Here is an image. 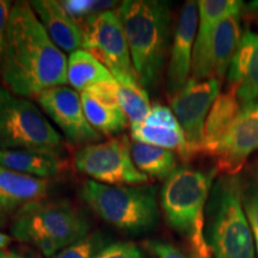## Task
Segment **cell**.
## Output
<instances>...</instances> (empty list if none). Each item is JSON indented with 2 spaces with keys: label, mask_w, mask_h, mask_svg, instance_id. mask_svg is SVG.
Returning <instances> with one entry per match:
<instances>
[{
  "label": "cell",
  "mask_w": 258,
  "mask_h": 258,
  "mask_svg": "<svg viewBox=\"0 0 258 258\" xmlns=\"http://www.w3.org/2000/svg\"><path fill=\"white\" fill-rule=\"evenodd\" d=\"M67 59L48 36L30 3L12 5L6 28L0 78L5 89L29 98L67 83Z\"/></svg>",
  "instance_id": "obj_1"
},
{
  "label": "cell",
  "mask_w": 258,
  "mask_h": 258,
  "mask_svg": "<svg viewBox=\"0 0 258 258\" xmlns=\"http://www.w3.org/2000/svg\"><path fill=\"white\" fill-rule=\"evenodd\" d=\"M117 11L139 82L145 89L156 88L170 46V6L158 0H127Z\"/></svg>",
  "instance_id": "obj_2"
},
{
  "label": "cell",
  "mask_w": 258,
  "mask_h": 258,
  "mask_svg": "<svg viewBox=\"0 0 258 258\" xmlns=\"http://www.w3.org/2000/svg\"><path fill=\"white\" fill-rule=\"evenodd\" d=\"M243 192L237 175H224L213 183L206 205L205 237L215 258H256Z\"/></svg>",
  "instance_id": "obj_3"
},
{
  "label": "cell",
  "mask_w": 258,
  "mask_h": 258,
  "mask_svg": "<svg viewBox=\"0 0 258 258\" xmlns=\"http://www.w3.org/2000/svg\"><path fill=\"white\" fill-rule=\"evenodd\" d=\"M215 172L183 166L165 179L160 203L167 225L190 241L192 254L211 257L205 237V212Z\"/></svg>",
  "instance_id": "obj_4"
},
{
  "label": "cell",
  "mask_w": 258,
  "mask_h": 258,
  "mask_svg": "<svg viewBox=\"0 0 258 258\" xmlns=\"http://www.w3.org/2000/svg\"><path fill=\"white\" fill-rule=\"evenodd\" d=\"M89 231L88 219L69 201L30 202L15 213L11 222L15 239L34 245L50 258Z\"/></svg>",
  "instance_id": "obj_5"
},
{
  "label": "cell",
  "mask_w": 258,
  "mask_h": 258,
  "mask_svg": "<svg viewBox=\"0 0 258 258\" xmlns=\"http://www.w3.org/2000/svg\"><path fill=\"white\" fill-rule=\"evenodd\" d=\"M80 198L112 227L129 234L153 230L159 219L156 188L150 185H108L89 179Z\"/></svg>",
  "instance_id": "obj_6"
},
{
  "label": "cell",
  "mask_w": 258,
  "mask_h": 258,
  "mask_svg": "<svg viewBox=\"0 0 258 258\" xmlns=\"http://www.w3.org/2000/svg\"><path fill=\"white\" fill-rule=\"evenodd\" d=\"M62 137L27 98L0 88V150L60 152Z\"/></svg>",
  "instance_id": "obj_7"
},
{
  "label": "cell",
  "mask_w": 258,
  "mask_h": 258,
  "mask_svg": "<svg viewBox=\"0 0 258 258\" xmlns=\"http://www.w3.org/2000/svg\"><path fill=\"white\" fill-rule=\"evenodd\" d=\"M74 164L79 172L102 184L143 185L148 182V177L135 166L127 137L83 147L77 152Z\"/></svg>",
  "instance_id": "obj_8"
},
{
  "label": "cell",
  "mask_w": 258,
  "mask_h": 258,
  "mask_svg": "<svg viewBox=\"0 0 258 258\" xmlns=\"http://www.w3.org/2000/svg\"><path fill=\"white\" fill-rule=\"evenodd\" d=\"M82 29L83 49L101 61L114 78H138L117 10H106L91 16L84 22Z\"/></svg>",
  "instance_id": "obj_9"
},
{
  "label": "cell",
  "mask_w": 258,
  "mask_h": 258,
  "mask_svg": "<svg viewBox=\"0 0 258 258\" xmlns=\"http://www.w3.org/2000/svg\"><path fill=\"white\" fill-rule=\"evenodd\" d=\"M221 82L218 79L194 80L171 98L172 112L183 129L191 156L201 153L205 124L215 99L220 95Z\"/></svg>",
  "instance_id": "obj_10"
},
{
  "label": "cell",
  "mask_w": 258,
  "mask_h": 258,
  "mask_svg": "<svg viewBox=\"0 0 258 258\" xmlns=\"http://www.w3.org/2000/svg\"><path fill=\"white\" fill-rule=\"evenodd\" d=\"M37 101L72 144L88 146L101 140L102 135L86 120L80 95L73 89L66 86L51 88L42 92Z\"/></svg>",
  "instance_id": "obj_11"
},
{
  "label": "cell",
  "mask_w": 258,
  "mask_h": 258,
  "mask_svg": "<svg viewBox=\"0 0 258 258\" xmlns=\"http://www.w3.org/2000/svg\"><path fill=\"white\" fill-rule=\"evenodd\" d=\"M198 25V2H186L180 11L167 67L166 91L170 98L176 96L189 82Z\"/></svg>",
  "instance_id": "obj_12"
},
{
  "label": "cell",
  "mask_w": 258,
  "mask_h": 258,
  "mask_svg": "<svg viewBox=\"0 0 258 258\" xmlns=\"http://www.w3.org/2000/svg\"><path fill=\"white\" fill-rule=\"evenodd\" d=\"M258 150V103L244 106L232 124L217 156L218 170L237 175L246 158Z\"/></svg>",
  "instance_id": "obj_13"
},
{
  "label": "cell",
  "mask_w": 258,
  "mask_h": 258,
  "mask_svg": "<svg viewBox=\"0 0 258 258\" xmlns=\"http://www.w3.org/2000/svg\"><path fill=\"white\" fill-rule=\"evenodd\" d=\"M240 12H234L222 19L213 34L207 59L199 82L207 79L221 80L230 69L241 38Z\"/></svg>",
  "instance_id": "obj_14"
},
{
  "label": "cell",
  "mask_w": 258,
  "mask_h": 258,
  "mask_svg": "<svg viewBox=\"0 0 258 258\" xmlns=\"http://www.w3.org/2000/svg\"><path fill=\"white\" fill-rule=\"evenodd\" d=\"M30 6L60 50L72 54L83 49V29L64 11L60 2L35 0L30 2Z\"/></svg>",
  "instance_id": "obj_15"
},
{
  "label": "cell",
  "mask_w": 258,
  "mask_h": 258,
  "mask_svg": "<svg viewBox=\"0 0 258 258\" xmlns=\"http://www.w3.org/2000/svg\"><path fill=\"white\" fill-rule=\"evenodd\" d=\"M199 4V30L196 34L192 53L191 79L198 80L201 76L206 59H207L213 34L218 24L226 16L240 12L243 2L237 0H201Z\"/></svg>",
  "instance_id": "obj_16"
},
{
  "label": "cell",
  "mask_w": 258,
  "mask_h": 258,
  "mask_svg": "<svg viewBox=\"0 0 258 258\" xmlns=\"http://www.w3.org/2000/svg\"><path fill=\"white\" fill-rule=\"evenodd\" d=\"M241 110L243 106L237 98L234 90H227V92L219 95L206 120L202 154L211 157L217 156L222 141L225 140L228 131Z\"/></svg>",
  "instance_id": "obj_17"
},
{
  "label": "cell",
  "mask_w": 258,
  "mask_h": 258,
  "mask_svg": "<svg viewBox=\"0 0 258 258\" xmlns=\"http://www.w3.org/2000/svg\"><path fill=\"white\" fill-rule=\"evenodd\" d=\"M49 188L48 179L23 175L0 166V202L14 213L28 203L43 200Z\"/></svg>",
  "instance_id": "obj_18"
},
{
  "label": "cell",
  "mask_w": 258,
  "mask_h": 258,
  "mask_svg": "<svg viewBox=\"0 0 258 258\" xmlns=\"http://www.w3.org/2000/svg\"><path fill=\"white\" fill-rule=\"evenodd\" d=\"M0 166L23 175L47 179L62 170L57 152L36 150H0Z\"/></svg>",
  "instance_id": "obj_19"
},
{
  "label": "cell",
  "mask_w": 258,
  "mask_h": 258,
  "mask_svg": "<svg viewBox=\"0 0 258 258\" xmlns=\"http://www.w3.org/2000/svg\"><path fill=\"white\" fill-rule=\"evenodd\" d=\"M86 120L101 135H115L123 132L128 118L118 102L97 98L88 92H80Z\"/></svg>",
  "instance_id": "obj_20"
},
{
  "label": "cell",
  "mask_w": 258,
  "mask_h": 258,
  "mask_svg": "<svg viewBox=\"0 0 258 258\" xmlns=\"http://www.w3.org/2000/svg\"><path fill=\"white\" fill-rule=\"evenodd\" d=\"M114 80L110 71L89 51L78 49L70 54L67 62V83L76 90L83 92L97 84Z\"/></svg>",
  "instance_id": "obj_21"
},
{
  "label": "cell",
  "mask_w": 258,
  "mask_h": 258,
  "mask_svg": "<svg viewBox=\"0 0 258 258\" xmlns=\"http://www.w3.org/2000/svg\"><path fill=\"white\" fill-rule=\"evenodd\" d=\"M131 134L135 143L147 144L172 152L175 151L183 160H188L192 157L182 128L152 127L141 122V123L131 124Z\"/></svg>",
  "instance_id": "obj_22"
},
{
  "label": "cell",
  "mask_w": 258,
  "mask_h": 258,
  "mask_svg": "<svg viewBox=\"0 0 258 258\" xmlns=\"http://www.w3.org/2000/svg\"><path fill=\"white\" fill-rule=\"evenodd\" d=\"M132 158L138 170L147 177L166 179L177 169L176 156L172 151L147 144L134 141L132 145Z\"/></svg>",
  "instance_id": "obj_23"
},
{
  "label": "cell",
  "mask_w": 258,
  "mask_h": 258,
  "mask_svg": "<svg viewBox=\"0 0 258 258\" xmlns=\"http://www.w3.org/2000/svg\"><path fill=\"white\" fill-rule=\"evenodd\" d=\"M117 83V102L132 123H141L151 111L150 98L146 89L138 78L120 77Z\"/></svg>",
  "instance_id": "obj_24"
},
{
  "label": "cell",
  "mask_w": 258,
  "mask_h": 258,
  "mask_svg": "<svg viewBox=\"0 0 258 258\" xmlns=\"http://www.w3.org/2000/svg\"><path fill=\"white\" fill-rule=\"evenodd\" d=\"M257 34L251 30H245L241 35L239 46L235 51L233 60H232L230 69L227 72V82L228 90H237L246 71L249 69V64L252 59L254 44H256Z\"/></svg>",
  "instance_id": "obj_25"
},
{
  "label": "cell",
  "mask_w": 258,
  "mask_h": 258,
  "mask_svg": "<svg viewBox=\"0 0 258 258\" xmlns=\"http://www.w3.org/2000/svg\"><path fill=\"white\" fill-rule=\"evenodd\" d=\"M108 237L102 232H93L64 247L51 258H96L108 244Z\"/></svg>",
  "instance_id": "obj_26"
},
{
  "label": "cell",
  "mask_w": 258,
  "mask_h": 258,
  "mask_svg": "<svg viewBox=\"0 0 258 258\" xmlns=\"http://www.w3.org/2000/svg\"><path fill=\"white\" fill-rule=\"evenodd\" d=\"M235 95L243 108L258 103V34L249 69L235 90Z\"/></svg>",
  "instance_id": "obj_27"
},
{
  "label": "cell",
  "mask_w": 258,
  "mask_h": 258,
  "mask_svg": "<svg viewBox=\"0 0 258 258\" xmlns=\"http://www.w3.org/2000/svg\"><path fill=\"white\" fill-rule=\"evenodd\" d=\"M64 11L72 17L74 21L85 18V21L93 15L106 11L115 4L114 2H97V0H66L60 2Z\"/></svg>",
  "instance_id": "obj_28"
},
{
  "label": "cell",
  "mask_w": 258,
  "mask_h": 258,
  "mask_svg": "<svg viewBox=\"0 0 258 258\" xmlns=\"http://www.w3.org/2000/svg\"><path fill=\"white\" fill-rule=\"evenodd\" d=\"M243 206L245 214L249 219L258 257V185L249 186V189L243 192Z\"/></svg>",
  "instance_id": "obj_29"
},
{
  "label": "cell",
  "mask_w": 258,
  "mask_h": 258,
  "mask_svg": "<svg viewBox=\"0 0 258 258\" xmlns=\"http://www.w3.org/2000/svg\"><path fill=\"white\" fill-rule=\"evenodd\" d=\"M96 258H144V253L137 244L131 241H116L106 245Z\"/></svg>",
  "instance_id": "obj_30"
},
{
  "label": "cell",
  "mask_w": 258,
  "mask_h": 258,
  "mask_svg": "<svg viewBox=\"0 0 258 258\" xmlns=\"http://www.w3.org/2000/svg\"><path fill=\"white\" fill-rule=\"evenodd\" d=\"M144 123L152 125V127H166L172 129L182 128L172 110H170L166 106L158 104L152 106L150 114L145 118Z\"/></svg>",
  "instance_id": "obj_31"
},
{
  "label": "cell",
  "mask_w": 258,
  "mask_h": 258,
  "mask_svg": "<svg viewBox=\"0 0 258 258\" xmlns=\"http://www.w3.org/2000/svg\"><path fill=\"white\" fill-rule=\"evenodd\" d=\"M147 249L158 258H186L184 253L175 245L161 240H150L146 243Z\"/></svg>",
  "instance_id": "obj_32"
},
{
  "label": "cell",
  "mask_w": 258,
  "mask_h": 258,
  "mask_svg": "<svg viewBox=\"0 0 258 258\" xmlns=\"http://www.w3.org/2000/svg\"><path fill=\"white\" fill-rule=\"evenodd\" d=\"M12 3L6 2V0H0V64H2L3 50H4V42L6 35V28H8V22L10 17V11H11Z\"/></svg>",
  "instance_id": "obj_33"
},
{
  "label": "cell",
  "mask_w": 258,
  "mask_h": 258,
  "mask_svg": "<svg viewBox=\"0 0 258 258\" xmlns=\"http://www.w3.org/2000/svg\"><path fill=\"white\" fill-rule=\"evenodd\" d=\"M12 213L14 212H12L8 206H5L4 203L0 202V227H4Z\"/></svg>",
  "instance_id": "obj_34"
},
{
  "label": "cell",
  "mask_w": 258,
  "mask_h": 258,
  "mask_svg": "<svg viewBox=\"0 0 258 258\" xmlns=\"http://www.w3.org/2000/svg\"><path fill=\"white\" fill-rule=\"evenodd\" d=\"M12 238L10 237L9 234L3 233L0 232V250H5V247H8L10 244H11Z\"/></svg>",
  "instance_id": "obj_35"
},
{
  "label": "cell",
  "mask_w": 258,
  "mask_h": 258,
  "mask_svg": "<svg viewBox=\"0 0 258 258\" xmlns=\"http://www.w3.org/2000/svg\"><path fill=\"white\" fill-rule=\"evenodd\" d=\"M0 258H24L21 254L15 252V251H8V250H0Z\"/></svg>",
  "instance_id": "obj_36"
},
{
  "label": "cell",
  "mask_w": 258,
  "mask_h": 258,
  "mask_svg": "<svg viewBox=\"0 0 258 258\" xmlns=\"http://www.w3.org/2000/svg\"><path fill=\"white\" fill-rule=\"evenodd\" d=\"M250 8L252 9L253 15H256L258 18V2H254V3H252V4H250Z\"/></svg>",
  "instance_id": "obj_37"
},
{
  "label": "cell",
  "mask_w": 258,
  "mask_h": 258,
  "mask_svg": "<svg viewBox=\"0 0 258 258\" xmlns=\"http://www.w3.org/2000/svg\"><path fill=\"white\" fill-rule=\"evenodd\" d=\"M191 257L192 258H212V256L211 257H200V256H196V254H191Z\"/></svg>",
  "instance_id": "obj_38"
}]
</instances>
